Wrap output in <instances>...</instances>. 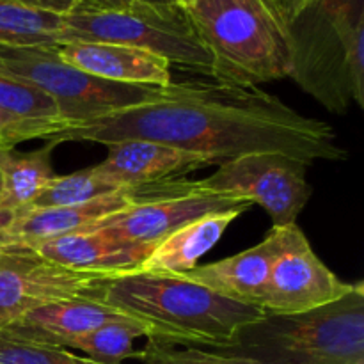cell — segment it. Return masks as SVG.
<instances>
[{
	"label": "cell",
	"mask_w": 364,
	"mask_h": 364,
	"mask_svg": "<svg viewBox=\"0 0 364 364\" xmlns=\"http://www.w3.org/2000/svg\"><path fill=\"white\" fill-rule=\"evenodd\" d=\"M127 139L160 142L223 164L249 153H284L304 162H340L347 151L326 121L299 114L259 87L173 82L139 105L75 124L46 141L96 142Z\"/></svg>",
	"instance_id": "6da1fadb"
},
{
	"label": "cell",
	"mask_w": 364,
	"mask_h": 364,
	"mask_svg": "<svg viewBox=\"0 0 364 364\" xmlns=\"http://www.w3.org/2000/svg\"><path fill=\"white\" fill-rule=\"evenodd\" d=\"M96 297L153 327V340L205 350L228 347L242 327L265 315L258 306L223 297L183 274H119L107 277Z\"/></svg>",
	"instance_id": "7a4b0ae2"
},
{
	"label": "cell",
	"mask_w": 364,
	"mask_h": 364,
	"mask_svg": "<svg viewBox=\"0 0 364 364\" xmlns=\"http://www.w3.org/2000/svg\"><path fill=\"white\" fill-rule=\"evenodd\" d=\"M185 11L215 82L258 87L290 77V21L279 0H196Z\"/></svg>",
	"instance_id": "3957f363"
},
{
	"label": "cell",
	"mask_w": 364,
	"mask_h": 364,
	"mask_svg": "<svg viewBox=\"0 0 364 364\" xmlns=\"http://www.w3.org/2000/svg\"><path fill=\"white\" fill-rule=\"evenodd\" d=\"M213 352L259 364H364V284L311 311L265 313Z\"/></svg>",
	"instance_id": "277c9868"
},
{
	"label": "cell",
	"mask_w": 364,
	"mask_h": 364,
	"mask_svg": "<svg viewBox=\"0 0 364 364\" xmlns=\"http://www.w3.org/2000/svg\"><path fill=\"white\" fill-rule=\"evenodd\" d=\"M315 23L290 21L295 84L333 114L364 109V14L361 0H320Z\"/></svg>",
	"instance_id": "5b68a950"
},
{
	"label": "cell",
	"mask_w": 364,
	"mask_h": 364,
	"mask_svg": "<svg viewBox=\"0 0 364 364\" xmlns=\"http://www.w3.org/2000/svg\"><path fill=\"white\" fill-rule=\"evenodd\" d=\"M114 43L144 50L169 64L210 75L212 57L180 6L134 2L127 9L102 11L78 6L64 16L63 43Z\"/></svg>",
	"instance_id": "8992f818"
},
{
	"label": "cell",
	"mask_w": 364,
	"mask_h": 364,
	"mask_svg": "<svg viewBox=\"0 0 364 364\" xmlns=\"http://www.w3.org/2000/svg\"><path fill=\"white\" fill-rule=\"evenodd\" d=\"M0 71L41 89L55 102L70 127L139 105L159 89L92 77L60 59L55 46H0Z\"/></svg>",
	"instance_id": "52a82bcc"
},
{
	"label": "cell",
	"mask_w": 364,
	"mask_h": 364,
	"mask_svg": "<svg viewBox=\"0 0 364 364\" xmlns=\"http://www.w3.org/2000/svg\"><path fill=\"white\" fill-rule=\"evenodd\" d=\"M309 166L284 153H249L219 164L215 173L194 181V187L259 205L272 219V228H287L297 224L311 199Z\"/></svg>",
	"instance_id": "ba28073f"
},
{
	"label": "cell",
	"mask_w": 364,
	"mask_h": 364,
	"mask_svg": "<svg viewBox=\"0 0 364 364\" xmlns=\"http://www.w3.org/2000/svg\"><path fill=\"white\" fill-rule=\"evenodd\" d=\"M109 276L78 272L45 258L32 247L0 251V318L4 327L43 306L96 297Z\"/></svg>",
	"instance_id": "9c48e42d"
},
{
	"label": "cell",
	"mask_w": 364,
	"mask_h": 364,
	"mask_svg": "<svg viewBox=\"0 0 364 364\" xmlns=\"http://www.w3.org/2000/svg\"><path fill=\"white\" fill-rule=\"evenodd\" d=\"M354 287L355 283L340 279L316 256L308 237L297 226L274 262L258 306L270 315H294L340 301Z\"/></svg>",
	"instance_id": "30bf717a"
},
{
	"label": "cell",
	"mask_w": 364,
	"mask_h": 364,
	"mask_svg": "<svg viewBox=\"0 0 364 364\" xmlns=\"http://www.w3.org/2000/svg\"><path fill=\"white\" fill-rule=\"evenodd\" d=\"M251 203L226 194H208L194 187L183 194L166 196L148 203H139L103 217L84 231H100L109 237L132 244L156 245L162 238L213 212H226L233 208H249Z\"/></svg>",
	"instance_id": "8fae6325"
},
{
	"label": "cell",
	"mask_w": 364,
	"mask_h": 364,
	"mask_svg": "<svg viewBox=\"0 0 364 364\" xmlns=\"http://www.w3.org/2000/svg\"><path fill=\"white\" fill-rule=\"evenodd\" d=\"M295 228L297 224L272 228L255 247L208 265H198L183 276L231 301L258 306L274 262L284 251Z\"/></svg>",
	"instance_id": "7c38bea8"
},
{
	"label": "cell",
	"mask_w": 364,
	"mask_h": 364,
	"mask_svg": "<svg viewBox=\"0 0 364 364\" xmlns=\"http://www.w3.org/2000/svg\"><path fill=\"white\" fill-rule=\"evenodd\" d=\"M123 320H132V316L105 304L98 297H78L25 313L7 323L0 333L31 343L70 348L77 338Z\"/></svg>",
	"instance_id": "4fadbf2b"
},
{
	"label": "cell",
	"mask_w": 364,
	"mask_h": 364,
	"mask_svg": "<svg viewBox=\"0 0 364 364\" xmlns=\"http://www.w3.org/2000/svg\"><path fill=\"white\" fill-rule=\"evenodd\" d=\"M107 148L109 155L95 169L121 188L176 180L188 171L212 166L201 155L142 139L112 142Z\"/></svg>",
	"instance_id": "5bb4252c"
},
{
	"label": "cell",
	"mask_w": 364,
	"mask_h": 364,
	"mask_svg": "<svg viewBox=\"0 0 364 364\" xmlns=\"http://www.w3.org/2000/svg\"><path fill=\"white\" fill-rule=\"evenodd\" d=\"M55 50L68 64L102 80L151 87H164L171 82V64L144 50L91 41L60 43Z\"/></svg>",
	"instance_id": "9a60e30c"
},
{
	"label": "cell",
	"mask_w": 364,
	"mask_h": 364,
	"mask_svg": "<svg viewBox=\"0 0 364 364\" xmlns=\"http://www.w3.org/2000/svg\"><path fill=\"white\" fill-rule=\"evenodd\" d=\"M153 247L155 245L117 240L100 231H77L32 249L68 269L114 277L141 269Z\"/></svg>",
	"instance_id": "2e32d148"
},
{
	"label": "cell",
	"mask_w": 364,
	"mask_h": 364,
	"mask_svg": "<svg viewBox=\"0 0 364 364\" xmlns=\"http://www.w3.org/2000/svg\"><path fill=\"white\" fill-rule=\"evenodd\" d=\"M70 128L59 107L31 82L0 71V148L32 139L46 141Z\"/></svg>",
	"instance_id": "e0dca14e"
},
{
	"label": "cell",
	"mask_w": 364,
	"mask_h": 364,
	"mask_svg": "<svg viewBox=\"0 0 364 364\" xmlns=\"http://www.w3.org/2000/svg\"><path fill=\"white\" fill-rule=\"evenodd\" d=\"M249 208H233L226 212H213L199 219L191 220L178 228L159 242L141 265L142 272L181 274L196 269L199 259L215 247L217 242L226 233L228 226Z\"/></svg>",
	"instance_id": "ac0fdd59"
},
{
	"label": "cell",
	"mask_w": 364,
	"mask_h": 364,
	"mask_svg": "<svg viewBox=\"0 0 364 364\" xmlns=\"http://www.w3.org/2000/svg\"><path fill=\"white\" fill-rule=\"evenodd\" d=\"M55 142L45 141L34 151H16L0 148V174H2V199L0 208L20 213L36 201L43 188L57 176L53 171L52 153Z\"/></svg>",
	"instance_id": "d6986e66"
},
{
	"label": "cell",
	"mask_w": 364,
	"mask_h": 364,
	"mask_svg": "<svg viewBox=\"0 0 364 364\" xmlns=\"http://www.w3.org/2000/svg\"><path fill=\"white\" fill-rule=\"evenodd\" d=\"M64 16L0 0V46L31 48L63 43Z\"/></svg>",
	"instance_id": "ffe728a7"
},
{
	"label": "cell",
	"mask_w": 364,
	"mask_h": 364,
	"mask_svg": "<svg viewBox=\"0 0 364 364\" xmlns=\"http://www.w3.org/2000/svg\"><path fill=\"white\" fill-rule=\"evenodd\" d=\"M137 338H155V331L137 318L112 322L77 338L70 348L80 350L85 358L102 364H123L127 359H139L134 341ZM68 348V350H70Z\"/></svg>",
	"instance_id": "44dd1931"
},
{
	"label": "cell",
	"mask_w": 364,
	"mask_h": 364,
	"mask_svg": "<svg viewBox=\"0 0 364 364\" xmlns=\"http://www.w3.org/2000/svg\"><path fill=\"white\" fill-rule=\"evenodd\" d=\"M121 187L114 185L105 176L95 169V166L87 169H80L77 173L57 174L41 194L36 198L28 208H52V206H75L84 203L95 201V199L109 196L119 191ZM124 188V187H123Z\"/></svg>",
	"instance_id": "7402d4cb"
},
{
	"label": "cell",
	"mask_w": 364,
	"mask_h": 364,
	"mask_svg": "<svg viewBox=\"0 0 364 364\" xmlns=\"http://www.w3.org/2000/svg\"><path fill=\"white\" fill-rule=\"evenodd\" d=\"M0 364H102L68 348L31 343L0 333Z\"/></svg>",
	"instance_id": "603a6c76"
},
{
	"label": "cell",
	"mask_w": 364,
	"mask_h": 364,
	"mask_svg": "<svg viewBox=\"0 0 364 364\" xmlns=\"http://www.w3.org/2000/svg\"><path fill=\"white\" fill-rule=\"evenodd\" d=\"M139 359L144 364H259L238 355L220 354L198 347L178 348V345L159 340H148V345L139 352Z\"/></svg>",
	"instance_id": "cb8c5ba5"
},
{
	"label": "cell",
	"mask_w": 364,
	"mask_h": 364,
	"mask_svg": "<svg viewBox=\"0 0 364 364\" xmlns=\"http://www.w3.org/2000/svg\"><path fill=\"white\" fill-rule=\"evenodd\" d=\"M9 2L31 7V9L60 14V16H66V14H70L71 11H75L78 6H80L78 0H9Z\"/></svg>",
	"instance_id": "d4e9b609"
},
{
	"label": "cell",
	"mask_w": 364,
	"mask_h": 364,
	"mask_svg": "<svg viewBox=\"0 0 364 364\" xmlns=\"http://www.w3.org/2000/svg\"><path fill=\"white\" fill-rule=\"evenodd\" d=\"M80 6L102 11H119L130 7L135 0H78Z\"/></svg>",
	"instance_id": "484cf974"
},
{
	"label": "cell",
	"mask_w": 364,
	"mask_h": 364,
	"mask_svg": "<svg viewBox=\"0 0 364 364\" xmlns=\"http://www.w3.org/2000/svg\"><path fill=\"white\" fill-rule=\"evenodd\" d=\"M14 215L16 213L0 208V251L9 245V226L13 224Z\"/></svg>",
	"instance_id": "4316f807"
},
{
	"label": "cell",
	"mask_w": 364,
	"mask_h": 364,
	"mask_svg": "<svg viewBox=\"0 0 364 364\" xmlns=\"http://www.w3.org/2000/svg\"><path fill=\"white\" fill-rule=\"evenodd\" d=\"M135 2L148 4V6H178L176 0H135Z\"/></svg>",
	"instance_id": "83f0119b"
},
{
	"label": "cell",
	"mask_w": 364,
	"mask_h": 364,
	"mask_svg": "<svg viewBox=\"0 0 364 364\" xmlns=\"http://www.w3.org/2000/svg\"><path fill=\"white\" fill-rule=\"evenodd\" d=\"M297 2L299 0H288L287 4H283V11H284V14H287V18H288V21H290V18H291V13H294V9H295V6H297Z\"/></svg>",
	"instance_id": "f1b7e54d"
},
{
	"label": "cell",
	"mask_w": 364,
	"mask_h": 364,
	"mask_svg": "<svg viewBox=\"0 0 364 364\" xmlns=\"http://www.w3.org/2000/svg\"><path fill=\"white\" fill-rule=\"evenodd\" d=\"M194 2L196 0H176V4L181 7V9H187V7H191Z\"/></svg>",
	"instance_id": "f546056e"
},
{
	"label": "cell",
	"mask_w": 364,
	"mask_h": 364,
	"mask_svg": "<svg viewBox=\"0 0 364 364\" xmlns=\"http://www.w3.org/2000/svg\"><path fill=\"white\" fill-rule=\"evenodd\" d=\"M0 199H2V174H0Z\"/></svg>",
	"instance_id": "4dcf8cb0"
},
{
	"label": "cell",
	"mask_w": 364,
	"mask_h": 364,
	"mask_svg": "<svg viewBox=\"0 0 364 364\" xmlns=\"http://www.w3.org/2000/svg\"><path fill=\"white\" fill-rule=\"evenodd\" d=\"M4 329V322H2V318H0V331Z\"/></svg>",
	"instance_id": "1f68e13d"
}]
</instances>
